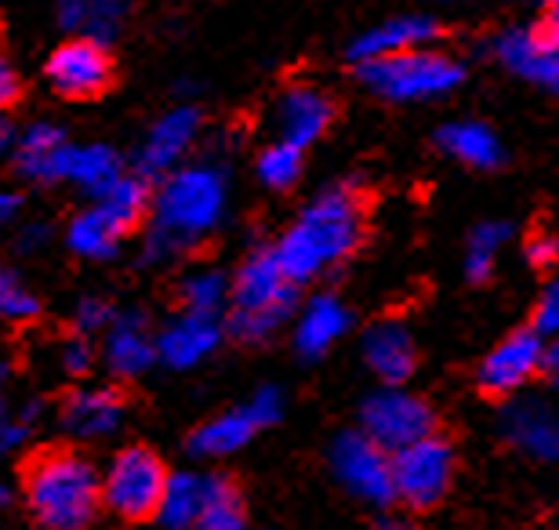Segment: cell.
<instances>
[{
	"instance_id": "1",
	"label": "cell",
	"mask_w": 559,
	"mask_h": 530,
	"mask_svg": "<svg viewBox=\"0 0 559 530\" xmlns=\"http://www.w3.org/2000/svg\"><path fill=\"white\" fill-rule=\"evenodd\" d=\"M364 233V208L360 197L349 186H334L328 193H320L312 204L295 219V225L280 236L273 247L284 273L295 284L317 280L338 262H345Z\"/></svg>"
},
{
	"instance_id": "2",
	"label": "cell",
	"mask_w": 559,
	"mask_h": 530,
	"mask_svg": "<svg viewBox=\"0 0 559 530\" xmlns=\"http://www.w3.org/2000/svg\"><path fill=\"white\" fill-rule=\"evenodd\" d=\"M222 211H226V175L215 164L178 167L153 197L145 255L171 258L189 251L222 222Z\"/></svg>"
},
{
	"instance_id": "3",
	"label": "cell",
	"mask_w": 559,
	"mask_h": 530,
	"mask_svg": "<svg viewBox=\"0 0 559 530\" xmlns=\"http://www.w3.org/2000/svg\"><path fill=\"white\" fill-rule=\"evenodd\" d=\"M26 502L44 530H87L103 505V476L76 450H48L26 472Z\"/></svg>"
},
{
	"instance_id": "4",
	"label": "cell",
	"mask_w": 559,
	"mask_h": 530,
	"mask_svg": "<svg viewBox=\"0 0 559 530\" xmlns=\"http://www.w3.org/2000/svg\"><path fill=\"white\" fill-rule=\"evenodd\" d=\"M295 291L298 284L284 273L276 251L248 255V262L237 269V280H233L229 334L251 345L273 338L295 313Z\"/></svg>"
},
{
	"instance_id": "5",
	"label": "cell",
	"mask_w": 559,
	"mask_h": 530,
	"mask_svg": "<svg viewBox=\"0 0 559 530\" xmlns=\"http://www.w3.org/2000/svg\"><path fill=\"white\" fill-rule=\"evenodd\" d=\"M356 76H360L367 92H374L385 103H421V98L451 95L462 84L465 70L451 55L418 48L404 55H389V59L360 62Z\"/></svg>"
},
{
	"instance_id": "6",
	"label": "cell",
	"mask_w": 559,
	"mask_h": 530,
	"mask_svg": "<svg viewBox=\"0 0 559 530\" xmlns=\"http://www.w3.org/2000/svg\"><path fill=\"white\" fill-rule=\"evenodd\" d=\"M167 480H171V472L164 469V461L150 447H124L109 461L103 476V502L120 520H153L167 491Z\"/></svg>"
},
{
	"instance_id": "7",
	"label": "cell",
	"mask_w": 559,
	"mask_h": 530,
	"mask_svg": "<svg viewBox=\"0 0 559 530\" xmlns=\"http://www.w3.org/2000/svg\"><path fill=\"white\" fill-rule=\"evenodd\" d=\"M432 425V408L404 386H382L360 408V433L371 436L389 455H400V450H407L418 439H429Z\"/></svg>"
},
{
	"instance_id": "8",
	"label": "cell",
	"mask_w": 559,
	"mask_h": 530,
	"mask_svg": "<svg viewBox=\"0 0 559 530\" xmlns=\"http://www.w3.org/2000/svg\"><path fill=\"white\" fill-rule=\"evenodd\" d=\"M284 414V397L273 386H262L248 403L233 408L226 414H215L189 436V455L197 458H229L251 444L262 428H270Z\"/></svg>"
},
{
	"instance_id": "9",
	"label": "cell",
	"mask_w": 559,
	"mask_h": 530,
	"mask_svg": "<svg viewBox=\"0 0 559 530\" xmlns=\"http://www.w3.org/2000/svg\"><path fill=\"white\" fill-rule=\"evenodd\" d=\"M454 480V450L447 439L429 436L411 444L407 450L393 455V483L396 498L407 502L411 509H432L443 502Z\"/></svg>"
},
{
	"instance_id": "10",
	"label": "cell",
	"mask_w": 559,
	"mask_h": 530,
	"mask_svg": "<svg viewBox=\"0 0 559 530\" xmlns=\"http://www.w3.org/2000/svg\"><path fill=\"white\" fill-rule=\"evenodd\" d=\"M331 469L353 498L371 505H385L396 498L393 455L378 447L371 436L342 433L331 447Z\"/></svg>"
},
{
	"instance_id": "11",
	"label": "cell",
	"mask_w": 559,
	"mask_h": 530,
	"mask_svg": "<svg viewBox=\"0 0 559 530\" xmlns=\"http://www.w3.org/2000/svg\"><path fill=\"white\" fill-rule=\"evenodd\" d=\"M48 84L66 98H95L114 81V62H109L106 44L73 37L59 44L48 59Z\"/></svg>"
},
{
	"instance_id": "12",
	"label": "cell",
	"mask_w": 559,
	"mask_h": 530,
	"mask_svg": "<svg viewBox=\"0 0 559 530\" xmlns=\"http://www.w3.org/2000/svg\"><path fill=\"white\" fill-rule=\"evenodd\" d=\"M545 364V342L534 331H512L506 342H498L479 364V389L487 397H512L520 392L534 375H542Z\"/></svg>"
},
{
	"instance_id": "13",
	"label": "cell",
	"mask_w": 559,
	"mask_h": 530,
	"mask_svg": "<svg viewBox=\"0 0 559 530\" xmlns=\"http://www.w3.org/2000/svg\"><path fill=\"white\" fill-rule=\"evenodd\" d=\"M197 131H200V113L193 106H178L171 113H164L139 150V175L142 178L171 175L175 164L189 153Z\"/></svg>"
},
{
	"instance_id": "14",
	"label": "cell",
	"mask_w": 559,
	"mask_h": 530,
	"mask_svg": "<svg viewBox=\"0 0 559 530\" xmlns=\"http://www.w3.org/2000/svg\"><path fill=\"white\" fill-rule=\"evenodd\" d=\"M501 436L527 458L559 461V411L542 400H516L501 411Z\"/></svg>"
},
{
	"instance_id": "15",
	"label": "cell",
	"mask_w": 559,
	"mask_h": 530,
	"mask_svg": "<svg viewBox=\"0 0 559 530\" xmlns=\"http://www.w3.org/2000/svg\"><path fill=\"white\" fill-rule=\"evenodd\" d=\"M498 59L523 81L559 95V48L542 30H509L495 44Z\"/></svg>"
},
{
	"instance_id": "16",
	"label": "cell",
	"mask_w": 559,
	"mask_h": 530,
	"mask_svg": "<svg viewBox=\"0 0 559 530\" xmlns=\"http://www.w3.org/2000/svg\"><path fill=\"white\" fill-rule=\"evenodd\" d=\"M360 353H364L367 370H371L382 386H404L418 367L415 338H411V331L400 320H382V323L367 327Z\"/></svg>"
},
{
	"instance_id": "17",
	"label": "cell",
	"mask_w": 559,
	"mask_h": 530,
	"mask_svg": "<svg viewBox=\"0 0 559 530\" xmlns=\"http://www.w3.org/2000/svg\"><path fill=\"white\" fill-rule=\"evenodd\" d=\"M218 345H222L218 317H197V313H182L171 323H164L160 334H156V356L171 370H193Z\"/></svg>"
},
{
	"instance_id": "18",
	"label": "cell",
	"mask_w": 559,
	"mask_h": 530,
	"mask_svg": "<svg viewBox=\"0 0 559 530\" xmlns=\"http://www.w3.org/2000/svg\"><path fill=\"white\" fill-rule=\"evenodd\" d=\"M331 120H334V106L328 95L317 92V87H306V84L287 87L276 103V131H280L276 142L306 150V145H312L331 128Z\"/></svg>"
},
{
	"instance_id": "19",
	"label": "cell",
	"mask_w": 559,
	"mask_h": 530,
	"mask_svg": "<svg viewBox=\"0 0 559 530\" xmlns=\"http://www.w3.org/2000/svg\"><path fill=\"white\" fill-rule=\"evenodd\" d=\"M440 37V22L432 15H396L382 22V26L367 30L364 37H356L349 44V59L360 62H374V59H389V55H404V51H418L421 44H429Z\"/></svg>"
},
{
	"instance_id": "20",
	"label": "cell",
	"mask_w": 559,
	"mask_h": 530,
	"mask_svg": "<svg viewBox=\"0 0 559 530\" xmlns=\"http://www.w3.org/2000/svg\"><path fill=\"white\" fill-rule=\"evenodd\" d=\"M124 422V400L114 389H76L62 403V428L73 439H106Z\"/></svg>"
},
{
	"instance_id": "21",
	"label": "cell",
	"mask_w": 559,
	"mask_h": 530,
	"mask_svg": "<svg viewBox=\"0 0 559 530\" xmlns=\"http://www.w3.org/2000/svg\"><path fill=\"white\" fill-rule=\"evenodd\" d=\"M103 356L117 378H139L160 360L156 356V334H150V323H145L142 313H124V317L114 320V327L106 331Z\"/></svg>"
},
{
	"instance_id": "22",
	"label": "cell",
	"mask_w": 559,
	"mask_h": 530,
	"mask_svg": "<svg viewBox=\"0 0 559 530\" xmlns=\"http://www.w3.org/2000/svg\"><path fill=\"white\" fill-rule=\"evenodd\" d=\"M349 309L342 306L334 295H317L301 309V317L295 323V353L301 360H320L328 356L334 345L342 342L349 331Z\"/></svg>"
},
{
	"instance_id": "23",
	"label": "cell",
	"mask_w": 559,
	"mask_h": 530,
	"mask_svg": "<svg viewBox=\"0 0 559 530\" xmlns=\"http://www.w3.org/2000/svg\"><path fill=\"white\" fill-rule=\"evenodd\" d=\"M73 145L66 142V134L51 123H33L29 131H22L15 145V167L29 182H66V161H70Z\"/></svg>"
},
{
	"instance_id": "24",
	"label": "cell",
	"mask_w": 559,
	"mask_h": 530,
	"mask_svg": "<svg viewBox=\"0 0 559 530\" xmlns=\"http://www.w3.org/2000/svg\"><path fill=\"white\" fill-rule=\"evenodd\" d=\"M204 494H207V476L200 472H171L167 491L156 509V527L160 530H197L200 513H204Z\"/></svg>"
},
{
	"instance_id": "25",
	"label": "cell",
	"mask_w": 559,
	"mask_h": 530,
	"mask_svg": "<svg viewBox=\"0 0 559 530\" xmlns=\"http://www.w3.org/2000/svg\"><path fill=\"white\" fill-rule=\"evenodd\" d=\"M120 240H124V229L109 219L103 208H87L70 222L66 229V247L81 258H92V262H106L120 251Z\"/></svg>"
},
{
	"instance_id": "26",
	"label": "cell",
	"mask_w": 559,
	"mask_h": 530,
	"mask_svg": "<svg viewBox=\"0 0 559 530\" xmlns=\"http://www.w3.org/2000/svg\"><path fill=\"white\" fill-rule=\"evenodd\" d=\"M128 0H62V26L76 37L109 44L120 33Z\"/></svg>"
},
{
	"instance_id": "27",
	"label": "cell",
	"mask_w": 559,
	"mask_h": 530,
	"mask_svg": "<svg viewBox=\"0 0 559 530\" xmlns=\"http://www.w3.org/2000/svg\"><path fill=\"white\" fill-rule=\"evenodd\" d=\"M436 142H440L454 161H462L468 167H484L487 172V167L501 164V142L487 123H476V120L447 123V128L436 134Z\"/></svg>"
},
{
	"instance_id": "28",
	"label": "cell",
	"mask_w": 559,
	"mask_h": 530,
	"mask_svg": "<svg viewBox=\"0 0 559 530\" xmlns=\"http://www.w3.org/2000/svg\"><path fill=\"white\" fill-rule=\"evenodd\" d=\"M120 161L109 145H73L70 161H66V182H73L76 189L92 193L95 200L106 193L109 186L120 182Z\"/></svg>"
},
{
	"instance_id": "29",
	"label": "cell",
	"mask_w": 559,
	"mask_h": 530,
	"mask_svg": "<svg viewBox=\"0 0 559 530\" xmlns=\"http://www.w3.org/2000/svg\"><path fill=\"white\" fill-rule=\"evenodd\" d=\"M197 530H248V513L237 483L226 476H207L204 513H200Z\"/></svg>"
},
{
	"instance_id": "30",
	"label": "cell",
	"mask_w": 559,
	"mask_h": 530,
	"mask_svg": "<svg viewBox=\"0 0 559 530\" xmlns=\"http://www.w3.org/2000/svg\"><path fill=\"white\" fill-rule=\"evenodd\" d=\"M95 208H103L120 229L131 233L145 219V211L153 208V200H150V189H145L142 175H124L120 182H114L103 197L95 200Z\"/></svg>"
},
{
	"instance_id": "31",
	"label": "cell",
	"mask_w": 559,
	"mask_h": 530,
	"mask_svg": "<svg viewBox=\"0 0 559 530\" xmlns=\"http://www.w3.org/2000/svg\"><path fill=\"white\" fill-rule=\"evenodd\" d=\"M178 295H182L186 313H197V317H218V313L233 302V284L226 280V273H218V269H193V273L182 280Z\"/></svg>"
},
{
	"instance_id": "32",
	"label": "cell",
	"mask_w": 559,
	"mask_h": 530,
	"mask_svg": "<svg viewBox=\"0 0 559 530\" xmlns=\"http://www.w3.org/2000/svg\"><path fill=\"white\" fill-rule=\"evenodd\" d=\"M509 225L501 222H479L473 233H468V251H465V276L473 284H484L490 276V269L498 262V251L509 240Z\"/></svg>"
},
{
	"instance_id": "33",
	"label": "cell",
	"mask_w": 559,
	"mask_h": 530,
	"mask_svg": "<svg viewBox=\"0 0 559 530\" xmlns=\"http://www.w3.org/2000/svg\"><path fill=\"white\" fill-rule=\"evenodd\" d=\"M259 178L276 193H284L301 178V150L287 142H273L270 150H262L259 156Z\"/></svg>"
},
{
	"instance_id": "34",
	"label": "cell",
	"mask_w": 559,
	"mask_h": 530,
	"mask_svg": "<svg viewBox=\"0 0 559 530\" xmlns=\"http://www.w3.org/2000/svg\"><path fill=\"white\" fill-rule=\"evenodd\" d=\"M40 313L37 295L22 284V276L15 269L0 266V320L4 323H26Z\"/></svg>"
},
{
	"instance_id": "35",
	"label": "cell",
	"mask_w": 559,
	"mask_h": 530,
	"mask_svg": "<svg viewBox=\"0 0 559 530\" xmlns=\"http://www.w3.org/2000/svg\"><path fill=\"white\" fill-rule=\"evenodd\" d=\"M117 320L114 306H109L106 298H84L81 306H76V331L81 334H98V331H109Z\"/></svg>"
},
{
	"instance_id": "36",
	"label": "cell",
	"mask_w": 559,
	"mask_h": 530,
	"mask_svg": "<svg viewBox=\"0 0 559 530\" xmlns=\"http://www.w3.org/2000/svg\"><path fill=\"white\" fill-rule=\"evenodd\" d=\"M534 331L552 338L559 334V276L545 284L538 306H534Z\"/></svg>"
},
{
	"instance_id": "37",
	"label": "cell",
	"mask_w": 559,
	"mask_h": 530,
	"mask_svg": "<svg viewBox=\"0 0 559 530\" xmlns=\"http://www.w3.org/2000/svg\"><path fill=\"white\" fill-rule=\"evenodd\" d=\"M59 364H62L66 375H87V370H92V364H95V349H92V342H87L84 334H76V338H70V342H62V349H59Z\"/></svg>"
},
{
	"instance_id": "38",
	"label": "cell",
	"mask_w": 559,
	"mask_h": 530,
	"mask_svg": "<svg viewBox=\"0 0 559 530\" xmlns=\"http://www.w3.org/2000/svg\"><path fill=\"white\" fill-rule=\"evenodd\" d=\"M556 258H559V240H556V236H531V240H527V262L531 266L545 269V266H552Z\"/></svg>"
},
{
	"instance_id": "39",
	"label": "cell",
	"mask_w": 559,
	"mask_h": 530,
	"mask_svg": "<svg viewBox=\"0 0 559 530\" xmlns=\"http://www.w3.org/2000/svg\"><path fill=\"white\" fill-rule=\"evenodd\" d=\"M19 73H15V66H11L4 55H0V109H8L11 103L19 98Z\"/></svg>"
},
{
	"instance_id": "40",
	"label": "cell",
	"mask_w": 559,
	"mask_h": 530,
	"mask_svg": "<svg viewBox=\"0 0 559 530\" xmlns=\"http://www.w3.org/2000/svg\"><path fill=\"white\" fill-rule=\"evenodd\" d=\"M542 375L552 381V386L559 389V334L552 338V342H545V364H542Z\"/></svg>"
},
{
	"instance_id": "41",
	"label": "cell",
	"mask_w": 559,
	"mask_h": 530,
	"mask_svg": "<svg viewBox=\"0 0 559 530\" xmlns=\"http://www.w3.org/2000/svg\"><path fill=\"white\" fill-rule=\"evenodd\" d=\"M48 236H51L48 225H26V229L19 233V247H22V251H37V247L48 240Z\"/></svg>"
},
{
	"instance_id": "42",
	"label": "cell",
	"mask_w": 559,
	"mask_h": 530,
	"mask_svg": "<svg viewBox=\"0 0 559 530\" xmlns=\"http://www.w3.org/2000/svg\"><path fill=\"white\" fill-rule=\"evenodd\" d=\"M19 211H22V197L19 193H0V225H8V222H15L19 219Z\"/></svg>"
},
{
	"instance_id": "43",
	"label": "cell",
	"mask_w": 559,
	"mask_h": 530,
	"mask_svg": "<svg viewBox=\"0 0 559 530\" xmlns=\"http://www.w3.org/2000/svg\"><path fill=\"white\" fill-rule=\"evenodd\" d=\"M542 33L559 48V0H549V4H545V26H542Z\"/></svg>"
},
{
	"instance_id": "44",
	"label": "cell",
	"mask_w": 559,
	"mask_h": 530,
	"mask_svg": "<svg viewBox=\"0 0 559 530\" xmlns=\"http://www.w3.org/2000/svg\"><path fill=\"white\" fill-rule=\"evenodd\" d=\"M8 381H11V364L0 360V425L11 419V408H8Z\"/></svg>"
},
{
	"instance_id": "45",
	"label": "cell",
	"mask_w": 559,
	"mask_h": 530,
	"mask_svg": "<svg viewBox=\"0 0 559 530\" xmlns=\"http://www.w3.org/2000/svg\"><path fill=\"white\" fill-rule=\"evenodd\" d=\"M11 145H15V128H11L4 120V113H0V156H8Z\"/></svg>"
},
{
	"instance_id": "46",
	"label": "cell",
	"mask_w": 559,
	"mask_h": 530,
	"mask_svg": "<svg viewBox=\"0 0 559 530\" xmlns=\"http://www.w3.org/2000/svg\"><path fill=\"white\" fill-rule=\"evenodd\" d=\"M378 530H411V527H407V523H382Z\"/></svg>"
},
{
	"instance_id": "47",
	"label": "cell",
	"mask_w": 559,
	"mask_h": 530,
	"mask_svg": "<svg viewBox=\"0 0 559 530\" xmlns=\"http://www.w3.org/2000/svg\"><path fill=\"white\" fill-rule=\"evenodd\" d=\"M8 498H11V491L4 487V483H0V505H8Z\"/></svg>"
}]
</instances>
